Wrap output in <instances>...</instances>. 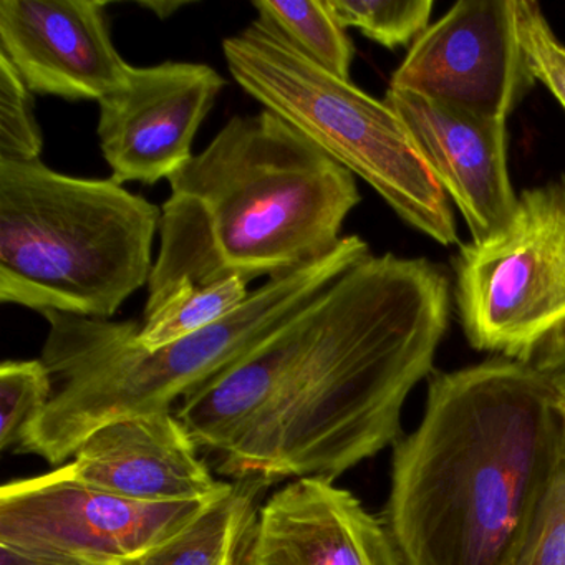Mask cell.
I'll return each instance as SVG.
<instances>
[{
    "mask_svg": "<svg viewBox=\"0 0 565 565\" xmlns=\"http://www.w3.org/2000/svg\"><path fill=\"white\" fill-rule=\"evenodd\" d=\"M168 183L143 316L180 287L323 259L360 203L355 177L269 110L234 117Z\"/></svg>",
    "mask_w": 565,
    "mask_h": 565,
    "instance_id": "cell-3",
    "label": "cell"
},
{
    "mask_svg": "<svg viewBox=\"0 0 565 565\" xmlns=\"http://www.w3.org/2000/svg\"><path fill=\"white\" fill-rule=\"evenodd\" d=\"M241 551H243V548H241ZM233 565H243V564H241V554H239V557H237L236 561H234Z\"/></svg>",
    "mask_w": 565,
    "mask_h": 565,
    "instance_id": "cell-26",
    "label": "cell"
},
{
    "mask_svg": "<svg viewBox=\"0 0 565 565\" xmlns=\"http://www.w3.org/2000/svg\"><path fill=\"white\" fill-rule=\"evenodd\" d=\"M174 409L118 419L92 433L71 461L75 478L141 502L214 501L234 484L214 478Z\"/></svg>",
    "mask_w": 565,
    "mask_h": 565,
    "instance_id": "cell-14",
    "label": "cell"
},
{
    "mask_svg": "<svg viewBox=\"0 0 565 565\" xmlns=\"http://www.w3.org/2000/svg\"><path fill=\"white\" fill-rule=\"evenodd\" d=\"M0 565H105L65 555L44 554V552L19 551L0 544Z\"/></svg>",
    "mask_w": 565,
    "mask_h": 565,
    "instance_id": "cell-24",
    "label": "cell"
},
{
    "mask_svg": "<svg viewBox=\"0 0 565 565\" xmlns=\"http://www.w3.org/2000/svg\"><path fill=\"white\" fill-rule=\"evenodd\" d=\"M565 441L534 363L436 373L393 449L385 525L403 565H512Z\"/></svg>",
    "mask_w": 565,
    "mask_h": 565,
    "instance_id": "cell-2",
    "label": "cell"
},
{
    "mask_svg": "<svg viewBox=\"0 0 565 565\" xmlns=\"http://www.w3.org/2000/svg\"><path fill=\"white\" fill-rule=\"evenodd\" d=\"M369 256L362 237L345 236L329 256L267 279L231 316L154 352L138 343V322L44 313L49 335L41 360L54 379V396L15 455L65 465L102 426L177 408Z\"/></svg>",
    "mask_w": 565,
    "mask_h": 565,
    "instance_id": "cell-4",
    "label": "cell"
},
{
    "mask_svg": "<svg viewBox=\"0 0 565 565\" xmlns=\"http://www.w3.org/2000/svg\"><path fill=\"white\" fill-rule=\"evenodd\" d=\"M433 177L458 206L472 241L505 226L518 206L508 168L505 120L479 117L413 92L388 88Z\"/></svg>",
    "mask_w": 565,
    "mask_h": 565,
    "instance_id": "cell-13",
    "label": "cell"
},
{
    "mask_svg": "<svg viewBox=\"0 0 565 565\" xmlns=\"http://www.w3.org/2000/svg\"><path fill=\"white\" fill-rule=\"evenodd\" d=\"M247 284L233 276L207 286L180 287L153 312L143 316L137 333L138 343L154 352L214 326L249 299Z\"/></svg>",
    "mask_w": 565,
    "mask_h": 565,
    "instance_id": "cell-17",
    "label": "cell"
},
{
    "mask_svg": "<svg viewBox=\"0 0 565 565\" xmlns=\"http://www.w3.org/2000/svg\"><path fill=\"white\" fill-rule=\"evenodd\" d=\"M448 322L441 267L369 256L174 413L217 475L335 481L398 441Z\"/></svg>",
    "mask_w": 565,
    "mask_h": 565,
    "instance_id": "cell-1",
    "label": "cell"
},
{
    "mask_svg": "<svg viewBox=\"0 0 565 565\" xmlns=\"http://www.w3.org/2000/svg\"><path fill=\"white\" fill-rule=\"evenodd\" d=\"M141 8L148 9V11L153 12L157 18L168 19L171 15L177 14V11L183 9L184 6H188V2H178V0H173V2H167V0H161V2H140Z\"/></svg>",
    "mask_w": 565,
    "mask_h": 565,
    "instance_id": "cell-25",
    "label": "cell"
},
{
    "mask_svg": "<svg viewBox=\"0 0 565 565\" xmlns=\"http://www.w3.org/2000/svg\"><path fill=\"white\" fill-rule=\"evenodd\" d=\"M44 138L29 90L11 62L0 55V163L42 161Z\"/></svg>",
    "mask_w": 565,
    "mask_h": 565,
    "instance_id": "cell-20",
    "label": "cell"
},
{
    "mask_svg": "<svg viewBox=\"0 0 565 565\" xmlns=\"http://www.w3.org/2000/svg\"><path fill=\"white\" fill-rule=\"evenodd\" d=\"M518 28L532 77L565 110V45L555 38L539 4L531 0H518Z\"/></svg>",
    "mask_w": 565,
    "mask_h": 565,
    "instance_id": "cell-22",
    "label": "cell"
},
{
    "mask_svg": "<svg viewBox=\"0 0 565 565\" xmlns=\"http://www.w3.org/2000/svg\"><path fill=\"white\" fill-rule=\"evenodd\" d=\"M243 565H403L385 522L322 478L294 479L257 509Z\"/></svg>",
    "mask_w": 565,
    "mask_h": 565,
    "instance_id": "cell-12",
    "label": "cell"
},
{
    "mask_svg": "<svg viewBox=\"0 0 565 565\" xmlns=\"http://www.w3.org/2000/svg\"><path fill=\"white\" fill-rule=\"evenodd\" d=\"M343 29H359L386 49L415 42L428 29L431 0H327Z\"/></svg>",
    "mask_w": 565,
    "mask_h": 565,
    "instance_id": "cell-19",
    "label": "cell"
},
{
    "mask_svg": "<svg viewBox=\"0 0 565 565\" xmlns=\"http://www.w3.org/2000/svg\"><path fill=\"white\" fill-rule=\"evenodd\" d=\"M455 270L469 343L532 363L565 330V177L519 194L509 223L461 246Z\"/></svg>",
    "mask_w": 565,
    "mask_h": 565,
    "instance_id": "cell-7",
    "label": "cell"
},
{
    "mask_svg": "<svg viewBox=\"0 0 565 565\" xmlns=\"http://www.w3.org/2000/svg\"><path fill=\"white\" fill-rule=\"evenodd\" d=\"M216 501H134L81 481L65 462L2 486L0 544L121 565L180 534Z\"/></svg>",
    "mask_w": 565,
    "mask_h": 565,
    "instance_id": "cell-8",
    "label": "cell"
},
{
    "mask_svg": "<svg viewBox=\"0 0 565 565\" xmlns=\"http://www.w3.org/2000/svg\"><path fill=\"white\" fill-rule=\"evenodd\" d=\"M534 82L518 0H461L413 42L388 88L508 120Z\"/></svg>",
    "mask_w": 565,
    "mask_h": 565,
    "instance_id": "cell-9",
    "label": "cell"
},
{
    "mask_svg": "<svg viewBox=\"0 0 565 565\" xmlns=\"http://www.w3.org/2000/svg\"><path fill=\"white\" fill-rule=\"evenodd\" d=\"M264 486L236 482L180 534L121 565H233L256 519Z\"/></svg>",
    "mask_w": 565,
    "mask_h": 565,
    "instance_id": "cell-15",
    "label": "cell"
},
{
    "mask_svg": "<svg viewBox=\"0 0 565 565\" xmlns=\"http://www.w3.org/2000/svg\"><path fill=\"white\" fill-rule=\"evenodd\" d=\"M54 379L42 360H6L0 365V449L15 451L29 426L47 409Z\"/></svg>",
    "mask_w": 565,
    "mask_h": 565,
    "instance_id": "cell-18",
    "label": "cell"
},
{
    "mask_svg": "<svg viewBox=\"0 0 565 565\" xmlns=\"http://www.w3.org/2000/svg\"><path fill=\"white\" fill-rule=\"evenodd\" d=\"M224 87L223 75L206 64L131 67L128 84L98 102V138L111 180L153 186L180 173Z\"/></svg>",
    "mask_w": 565,
    "mask_h": 565,
    "instance_id": "cell-10",
    "label": "cell"
},
{
    "mask_svg": "<svg viewBox=\"0 0 565 565\" xmlns=\"http://www.w3.org/2000/svg\"><path fill=\"white\" fill-rule=\"evenodd\" d=\"M247 95L362 178L403 221L443 246L458 243L451 204L405 121L385 102L303 57L260 21L223 41Z\"/></svg>",
    "mask_w": 565,
    "mask_h": 565,
    "instance_id": "cell-6",
    "label": "cell"
},
{
    "mask_svg": "<svg viewBox=\"0 0 565 565\" xmlns=\"http://www.w3.org/2000/svg\"><path fill=\"white\" fill-rule=\"evenodd\" d=\"M107 2L2 0L0 55L32 94L104 100L124 88L131 67L115 49Z\"/></svg>",
    "mask_w": 565,
    "mask_h": 565,
    "instance_id": "cell-11",
    "label": "cell"
},
{
    "mask_svg": "<svg viewBox=\"0 0 565 565\" xmlns=\"http://www.w3.org/2000/svg\"><path fill=\"white\" fill-rule=\"evenodd\" d=\"M534 365L547 380L558 412L565 422V330L551 340L544 349L539 352Z\"/></svg>",
    "mask_w": 565,
    "mask_h": 565,
    "instance_id": "cell-23",
    "label": "cell"
},
{
    "mask_svg": "<svg viewBox=\"0 0 565 565\" xmlns=\"http://www.w3.org/2000/svg\"><path fill=\"white\" fill-rule=\"evenodd\" d=\"M512 565H565V441Z\"/></svg>",
    "mask_w": 565,
    "mask_h": 565,
    "instance_id": "cell-21",
    "label": "cell"
},
{
    "mask_svg": "<svg viewBox=\"0 0 565 565\" xmlns=\"http://www.w3.org/2000/svg\"><path fill=\"white\" fill-rule=\"evenodd\" d=\"M257 21L329 74L350 82L353 49L327 0H256Z\"/></svg>",
    "mask_w": 565,
    "mask_h": 565,
    "instance_id": "cell-16",
    "label": "cell"
},
{
    "mask_svg": "<svg viewBox=\"0 0 565 565\" xmlns=\"http://www.w3.org/2000/svg\"><path fill=\"white\" fill-rule=\"evenodd\" d=\"M161 207L117 181L0 163V302L111 320L148 286Z\"/></svg>",
    "mask_w": 565,
    "mask_h": 565,
    "instance_id": "cell-5",
    "label": "cell"
}]
</instances>
